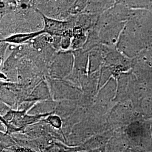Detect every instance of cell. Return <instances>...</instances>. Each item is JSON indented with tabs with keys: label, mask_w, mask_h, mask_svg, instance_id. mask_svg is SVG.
Instances as JSON below:
<instances>
[{
	"label": "cell",
	"mask_w": 152,
	"mask_h": 152,
	"mask_svg": "<svg viewBox=\"0 0 152 152\" xmlns=\"http://www.w3.org/2000/svg\"><path fill=\"white\" fill-rule=\"evenodd\" d=\"M151 132H152V122L151 123Z\"/></svg>",
	"instance_id": "5b68a950"
},
{
	"label": "cell",
	"mask_w": 152,
	"mask_h": 152,
	"mask_svg": "<svg viewBox=\"0 0 152 152\" xmlns=\"http://www.w3.org/2000/svg\"><path fill=\"white\" fill-rule=\"evenodd\" d=\"M73 31L70 29L65 31L61 36L60 48L63 50H68L72 45L73 39Z\"/></svg>",
	"instance_id": "3957f363"
},
{
	"label": "cell",
	"mask_w": 152,
	"mask_h": 152,
	"mask_svg": "<svg viewBox=\"0 0 152 152\" xmlns=\"http://www.w3.org/2000/svg\"><path fill=\"white\" fill-rule=\"evenodd\" d=\"M44 34L45 33L43 30L32 32L15 33L2 39L1 42L14 45H22Z\"/></svg>",
	"instance_id": "7a4b0ae2"
},
{
	"label": "cell",
	"mask_w": 152,
	"mask_h": 152,
	"mask_svg": "<svg viewBox=\"0 0 152 152\" xmlns=\"http://www.w3.org/2000/svg\"><path fill=\"white\" fill-rule=\"evenodd\" d=\"M36 11L43 19L44 28L42 30L45 34H48L53 37L56 36L61 37L65 31L69 29L71 26L69 22L49 18L37 9H36Z\"/></svg>",
	"instance_id": "6da1fadb"
},
{
	"label": "cell",
	"mask_w": 152,
	"mask_h": 152,
	"mask_svg": "<svg viewBox=\"0 0 152 152\" xmlns=\"http://www.w3.org/2000/svg\"><path fill=\"white\" fill-rule=\"evenodd\" d=\"M53 114V113H52ZM50 114L48 117L45 120L48 124L51 125L55 129H60L62 125V122L61 121L60 117L58 115Z\"/></svg>",
	"instance_id": "277c9868"
}]
</instances>
